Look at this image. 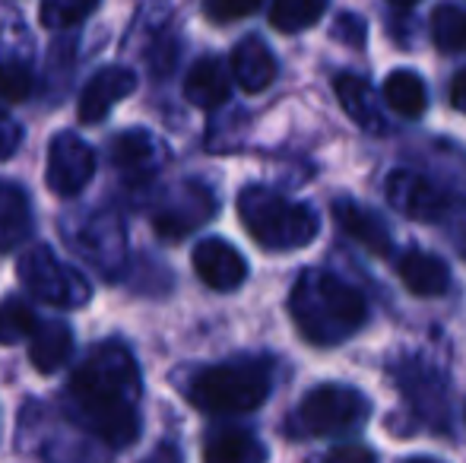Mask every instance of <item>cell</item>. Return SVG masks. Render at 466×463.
<instances>
[{
	"label": "cell",
	"instance_id": "6da1fadb",
	"mask_svg": "<svg viewBox=\"0 0 466 463\" xmlns=\"http://www.w3.org/2000/svg\"><path fill=\"white\" fill-rule=\"evenodd\" d=\"M70 397L98 438L111 448H127L140 438V371L121 343L98 347L70 381Z\"/></svg>",
	"mask_w": 466,
	"mask_h": 463
},
{
	"label": "cell",
	"instance_id": "7a4b0ae2",
	"mask_svg": "<svg viewBox=\"0 0 466 463\" xmlns=\"http://www.w3.org/2000/svg\"><path fill=\"white\" fill-rule=\"evenodd\" d=\"M289 315L308 343L337 347L362 327L369 308H365L362 292L352 289L339 277L324 270H308L301 273L289 296Z\"/></svg>",
	"mask_w": 466,
	"mask_h": 463
},
{
	"label": "cell",
	"instance_id": "3957f363",
	"mask_svg": "<svg viewBox=\"0 0 466 463\" xmlns=\"http://www.w3.org/2000/svg\"><path fill=\"white\" fill-rule=\"evenodd\" d=\"M238 216L248 235L267 251H299L318 238L320 219L308 204L289 200L270 187H245L238 197Z\"/></svg>",
	"mask_w": 466,
	"mask_h": 463
},
{
	"label": "cell",
	"instance_id": "277c9868",
	"mask_svg": "<svg viewBox=\"0 0 466 463\" xmlns=\"http://www.w3.org/2000/svg\"><path fill=\"white\" fill-rule=\"evenodd\" d=\"M270 394V371L260 362L209 365L187 384V400L213 416L251 413Z\"/></svg>",
	"mask_w": 466,
	"mask_h": 463
},
{
	"label": "cell",
	"instance_id": "5b68a950",
	"mask_svg": "<svg viewBox=\"0 0 466 463\" xmlns=\"http://www.w3.org/2000/svg\"><path fill=\"white\" fill-rule=\"evenodd\" d=\"M369 419V400L362 390L346 384H320L299 403V426L308 435H339Z\"/></svg>",
	"mask_w": 466,
	"mask_h": 463
},
{
	"label": "cell",
	"instance_id": "8992f818",
	"mask_svg": "<svg viewBox=\"0 0 466 463\" xmlns=\"http://www.w3.org/2000/svg\"><path fill=\"white\" fill-rule=\"evenodd\" d=\"M19 279L29 286L32 296L45 298L51 305H61V308H74L89 298V286L80 273H74L70 267H64L55 257V251L45 245H35L19 257L16 267Z\"/></svg>",
	"mask_w": 466,
	"mask_h": 463
},
{
	"label": "cell",
	"instance_id": "52a82bcc",
	"mask_svg": "<svg viewBox=\"0 0 466 463\" xmlns=\"http://www.w3.org/2000/svg\"><path fill=\"white\" fill-rule=\"evenodd\" d=\"M96 172V149L70 130L51 136L48 143V187L57 197H74L86 187Z\"/></svg>",
	"mask_w": 466,
	"mask_h": 463
},
{
	"label": "cell",
	"instance_id": "ba28073f",
	"mask_svg": "<svg viewBox=\"0 0 466 463\" xmlns=\"http://www.w3.org/2000/svg\"><path fill=\"white\" fill-rule=\"evenodd\" d=\"M384 191L393 210L416 219V223H438L448 213V197H444L441 187L431 185L422 175L410 172V168H397V172L387 175Z\"/></svg>",
	"mask_w": 466,
	"mask_h": 463
},
{
	"label": "cell",
	"instance_id": "9c48e42d",
	"mask_svg": "<svg viewBox=\"0 0 466 463\" xmlns=\"http://www.w3.org/2000/svg\"><path fill=\"white\" fill-rule=\"evenodd\" d=\"M213 213H216L213 194H209L203 185H197V181H190V185L181 187V191L175 194V197L168 200L159 213H156L153 229L159 232V238L178 241V238H185V235L194 232L197 226L207 223Z\"/></svg>",
	"mask_w": 466,
	"mask_h": 463
},
{
	"label": "cell",
	"instance_id": "30bf717a",
	"mask_svg": "<svg viewBox=\"0 0 466 463\" xmlns=\"http://www.w3.org/2000/svg\"><path fill=\"white\" fill-rule=\"evenodd\" d=\"M194 270H197V277L216 292L238 289L248 277L245 257L222 238H207L194 247Z\"/></svg>",
	"mask_w": 466,
	"mask_h": 463
},
{
	"label": "cell",
	"instance_id": "8fae6325",
	"mask_svg": "<svg viewBox=\"0 0 466 463\" xmlns=\"http://www.w3.org/2000/svg\"><path fill=\"white\" fill-rule=\"evenodd\" d=\"M333 219L343 226V232L350 235L352 241L365 247L374 257H387L390 254V229H387L384 216L371 206L359 204V200H350V197H339L333 200Z\"/></svg>",
	"mask_w": 466,
	"mask_h": 463
},
{
	"label": "cell",
	"instance_id": "7c38bea8",
	"mask_svg": "<svg viewBox=\"0 0 466 463\" xmlns=\"http://www.w3.org/2000/svg\"><path fill=\"white\" fill-rule=\"evenodd\" d=\"M137 89V76L127 67H102L93 80L86 83V89L80 93V121L96 124L102 121L111 108L121 99H127Z\"/></svg>",
	"mask_w": 466,
	"mask_h": 463
},
{
	"label": "cell",
	"instance_id": "4fadbf2b",
	"mask_svg": "<svg viewBox=\"0 0 466 463\" xmlns=\"http://www.w3.org/2000/svg\"><path fill=\"white\" fill-rule=\"evenodd\" d=\"M333 93H337L343 112L352 117L362 130L369 134H384L387 130V115L384 106L378 102V93L356 74H339L333 80Z\"/></svg>",
	"mask_w": 466,
	"mask_h": 463
},
{
	"label": "cell",
	"instance_id": "5bb4252c",
	"mask_svg": "<svg viewBox=\"0 0 466 463\" xmlns=\"http://www.w3.org/2000/svg\"><path fill=\"white\" fill-rule=\"evenodd\" d=\"M111 162L127 178L143 181L156 175V168L162 166V146L147 130H127V134L111 140Z\"/></svg>",
	"mask_w": 466,
	"mask_h": 463
},
{
	"label": "cell",
	"instance_id": "9a60e30c",
	"mask_svg": "<svg viewBox=\"0 0 466 463\" xmlns=\"http://www.w3.org/2000/svg\"><path fill=\"white\" fill-rule=\"evenodd\" d=\"M397 273H400V283L419 298L444 296L451 286L448 264L429 251H406L397 264Z\"/></svg>",
	"mask_w": 466,
	"mask_h": 463
},
{
	"label": "cell",
	"instance_id": "2e32d148",
	"mask_svg": "<svg viewBox=\"0 0 466 463\" xmlns=\"http://www.w3.org/2000/svg\"><path fill=\"white\" fill-rule=\"evenodd\" d=\"M232 76L245 93H264L277 80V57L260 38H245L232 51Z\"/></svg>",
	"mask_w": 466,
	"mask_h": 463
},
{
	"label": "cell",
	"instance_id": "e0dca14e",
	"mask_svg": "<svg viewBox=\"0 0 466 463\" xmlns=\"http://www.w3.org/2000/svg\"><path fill=\"white\" fill-rule=\"evenodd\" d=\"M228 93H232V76H228V70L216 57H203V61H197L187 70L185 99L190 106L209 112V108H219L228 99Z\"/></svg>",
	"mask_w": 466,
	"mask_h": 463
},
{
	"label": "cell",
	"instance_id": "ac0fdd59",
	"mask_svg": "<svg viewBox=\"0 0 466 463\" xmlns=\"http://www.w3.org/2000/svg\"><path fill=\"white\" fill-rule=\"evenodd\" d=\"M32 232L29 194L13 181L0 178V251H16Z\"/></svg>",
	"mask_w": 466,
	"mask_h": 463
},
{
	"label": "cell",
	"instance_id": "d6986e66",
	"mask_svg": "<svg viewBox=\"0 0 466 463\" xmlns=\"http://www.w3.org/2000/svg\"><path fill=\"white\" fill-rule=\"evenodd\" d=\"M70 352H74V334L61 321L42 324L29 340V358L42 375L61 371L70 362Z\"/></svg>",
	"mask_w": 466,
	"mask_h": 463
},
{
	"label": "cell",
	"instance_id": "ffe728a7",
	"mask_svg": "<svg viewBox=\"0 0 466 463\" xmlns=\"http://www.w3.org/2000/svg\"><path fill=\"white\" fill-rule=\"evenodd\" d=\"M203 463H267V448L245 428H222L203 445Z\"/></svg>",
	"mask_w": 466,
	"mask_h": 463
},
{
	"label": "cell",
	"instance_id": "44dd1931",
	"mask_svg": "<svg viewBox=\"0 0 466 463\" xmlns=\"http://www.w3.org/2000/svg\"><path fill=\"white\" fill-rule=\"evenodd\" d=\"M384 99L387 106L403 117H419L429 106V93H425V83L419 80L412 70H393L384 80Z\"/></svg>",
	"mask_w": 466,
	"mask_h": 463
},
{
	"label": "cell",
	"instance_id": "7402d4cb",
	"mask_svg": "<svg viewBox=\"0 0 466 463\" xmlns=\"http://www.w3.org/2000/svg\"><path fill=\"white\" fill-rule=\"evenodd\" d=\"M431 38L444 55L466 51V10L457 4H441L431 13Z\"/></svg>",
	"mask_w": 466,
	"mask_h": 463
},
{
	"label": "cell",
	"instance_id": "603a6c76",
	"mask_svg": "<svg viewBox=\"0 0 466 463\" xmlns=\"http://www.w3.org/2000/svg\"><path fill=\"white\" fill-rule=\"evenodd\" d=\"M327 10V0H273L270 6V25L279 32H301L314 25Z\"/></svg>",
	"mask_w": 466,
	"mask_h": 463
},
{
	"label": "cell",
	"instance_id": "cb8c5ba5",
	"mask_svg": "<svg viewBox=\"0 0 466 463\" xmlns=\"http://www.w3.org/2000/svg\"><path fill=\"white\" fill-rule=\"evenodd\" d=\"M35 330V315L23 298H4L0 302V347H16L19 340H32Z\"/></svg>",
	"mask_w": 466,
	"mask_h": 463
},
{
	"label": "cell",
	"instance_id": "d4e9b609",
	"mask_svg": "<svg viewBox=\"0 0 466 463\" xmlns=\"http://www.w3.org/2000/svg\"><path fill=\"white\" fill-rule=\"evenodd\" d=\"M98 6V0H42V10H38V19H42L45 29H74L80 25L86 16H93Z\"/></svg>",
	"mask_w": 466,
	"mask_h": 463
},
{
	"label": "cell",
	"instance_id": "484cf974",
	"mask_svg": "<svg viewBox=\"0 0 466 463\" xmlns=\"http://www.w3.org/2000/svg\"><path fill=\"white\" fill-rule=\"evenodd\" d=\"M35 89V76L25 64L4 61L0 64V102H25Z\"/></svg>",
	"mask_w": 466,
	"mask_h": 463
},
{
	"label": "cell",
	"instance_id": "4316f807",
	"mask_svg": "<svg viewBox=\"0 0 466 463\" xmlns=\"http://www.w3.org/2000/svg\"><path fill=\"white\" fill-rule=\"evenodd\" d=\"M264 0H207V13L216 23H232V19L251 16Z\"/></svg>",
	"mask_w": 466,
	"mask_h": 463
},
{
	"label": "cell",
	"instance_id": "83f0119b",
	"mask_svg": "<svg viewBox=\"0 0 466 463\" xmlns=\"http://www.w3.org/2000/svg\"><path fill=\"white\" fill-rule=\"evenodd\" d=\"M19 146H23V127L13 121L10 112H4V108H0V162L10 159Z\"/></svg>",
	"mask_w": 466,
	"mask_h": 463
},
{
	"label": "cell",
	"instance_id": "f1b7e54d",
	"mask_svg": "<svg viewBox=\"0 0 466 463\" xmlns=\"http://www.w3.org/2000/svg\"><path fill=\"white\" fill-rule=\"evenodd\" d=\"M327 463H374V454L362 445H343L337 451H330Z\"/></svg>",
	"mask_w": 466,
	"mask_h": 463
},
{
	"label": "cell",
	"instance_id": "f546056e",
	"mask_svg": "<svg viewBox=\"0 0 466 463\" xmlns=\"http://www.w3.org/2000/svg\"><path fill=\"white\" fill-rule=\"evenodd\" d=\"M337 35L343 38V42H350V45H362V38H365V23H362L359 16H339Z\"/></svg>",
	"mask_w": 466,
	"mask_h": 463
},
{
	"label": "cell",
	"instance_id": "4dcf8cb0",
	"mask_svg": "<svg viewBox=\"0 0 466 463\" xmlns=\"http://www.w3.org/2000/svg\"><path fill=\"white\" fill-rule=\"evenodd\" d=\"M451 106L466 115V70L463 74H457L454 86H451Z\"/></svg>",
	"mask_w": 466,
	"mask_h": 463
},
{
	"label": "cell",
	"instance_id": "1f68e13d",
	"mask_svg": "<svg viewBox=\"0 0 466 463\" xmlns=\"http://www.w3.org/2000/svg\"><path fill=\"white\" fill-rule=\"evenodd\" d=\"M406 463H441V460H435V458H410Z\"/></svg>",
	"mask_w": 466,
	"mask_h": 463
},
{
	"label": "cell",
	"instance_id": "d6a6232c",
	"mask_svg": "<svg viewBox=\"0 0 466 463\" xmlns=\"http://www.w3.org/2000/svg\"><path fill=\"white\" fill-rule=\"evenodd\" d=\"M390 4H397V6H412V4H419V0H390Z\"/></svg>",
	"mask_w": 466,
	"mask_h": 463
}]
</instances>
